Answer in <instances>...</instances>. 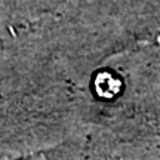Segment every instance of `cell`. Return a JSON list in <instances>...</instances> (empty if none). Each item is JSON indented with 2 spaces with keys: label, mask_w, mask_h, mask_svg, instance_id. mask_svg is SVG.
<instances>
[{
  "label": "cell",
  "mask_w": 160,
  "mask_h": 160,
  "mask_svg": "<svg viewBox=\"0 0 160 160\" xmlns=\"http://www.w3.org/2000/svg\"><path fill=\"white\" fill-rule=\"evenodd\" d=\"M93 89L99 98L113 99L122 92V80L111 71H99L93 79Z\"/></svg>",
  "instance_id": "obj_1"
}]
</instances>
